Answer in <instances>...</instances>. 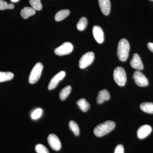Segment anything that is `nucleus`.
<instances>
[{"label": "nucleus", "instance_id": "nucleus-9", "mask_svg": "<svg viewBox=\"0 0 153 153\" xmlns=\"http://www.w3.org/2000/svg\"><path fill=\"white\" fill-rule=\"evenodd\" d=\"M66 75V73L64 71H61L55 75L53 78L50 80L49 85H48V89L49 90H52L57 87L58 83L60 81L64 78Z\"/></svg>", "mask_w": 153, "mask_h": 153}, {"label": "nucleus", "instance_id": "nucleus-12", "mask_svg": "<svg viewBox=\"0 0 153 153\" xmlns=\"http://www.w3.org/2000/svg\"><path fill=\"white\" fill-rule=\"evenodd\" d=\"M130 65L133 68L138 71L143 70L144 68L143 65L139 55L135 53L133 56L132 59L130 61Z\"/></svg>", "mask_w": 153, "mask_h": 153}, {"label": "nucleus", "instance_id": "nucleus-14", "mask_svg": "<svg viewBox=\"0 0 153 153\" xmlns=\"http://www.w3.org/2000/svg\"><path fill=\"white\" fill-rule=\"evenodd\" d=\"M110 95L108 91L103 89L99 91L97 97V102L99 104H102L105 101L109 100Z\"/></svg>", "mask_w": 153, "mask_h": 153}, {"label": "nucleus", "instance_id": "nucleus-8", "mask_svg": "<svg viewBox=\"0 0 153 153\" xmlns=\"http://www.w3.org/2000/svg\"><path fill=\"white\" fill-rule=\"evenodd\" d=\"M48 143L52 149L55 151L60 150L61 148V144L58 137L54 134H51L48 137Z\"/></svg>", "mask_w": 153, "mask_h": 153}, {"label": "nucleus", "instance_id": "nucleus-28", "mask_svg": "<svg viewBox=\"0 0 153 153\" xmlns=\"http://www.w3.org/2000/svg\"><path fill=\"white\" fill-rule=\"evenodd\" d=\"M148 49L153 53V43H149L147 44Z\"/></svg>", "mask_w": 153, "mask_h": 153}, {"label": "nucleus", "instance_id": "nucleus-3", "mask_svg": "<svg viewBox=\"0 0 153 153\" xmlns=\"http://www.w3.org/2000/svg\"><path fill=\"white\" fill-rule=\"evenodd\" d=\"M114 79L117 85L124 86L126 82V75L124 69L121 67H116L114 71Z\"/></svg>", "mask_w": 153, "mask_h": 153}, {"label": "nucleus", "instance_id": "nucleus-2", "mask_svg": "<svg viewBox=\"0 0 153 153\" xmlns=\"http://www.w3.org/2000/svg\"><path fill=\"white\" fill-rule=\"evenodd\" d=\"M130 45L128 41L125 38L121 39L117 47V55L119 59L123 62L127 60Z\"/></svg>", "mask_w": 153, "mask_h": 153}, {"label": "nucleus", "instance_id": "nucleus-1", "mask_svg": "<svg viewBox=\"0 0 153 153\" xmlns=\"http://www.w3.org/2000/svg\"><path fill=\"white\" fill-rule=\"evenodd\" d=\"M115 127V123L112 121H107L97 126L94 133L96 136L101 137L112 131Z\"/></svg>", "mask_w": 153, "mask_h": 153}, {"label": "nucleus", "instance_id": "nucleus-13", "mask_svg": "<svg viewBox=\"0 0 153 153\" xmlns=\"http://www.w3.org/2000/svg\"><path fill=\"white\" fill-rule=\"evenodd\" d=\"M102 13L105 16H108L111 11V2L110 0H98Z\"/></svg>", "mask_w": 153, "mask_h": 153}, {"label": "nucleus", "instance_id": "nucleus-17", "mask_svg": "<svg viewBox=\"0 0 153 153\" xmlns=\"http://www.w3.org/2000/svg\"><path fill=\"white\" fill-rule=\"evenodd\" d=\"M76 104L81 110L84 112L87 111L90 107V104L84 98L79 99L76 102Z\"/></svg>", "mask_w": 153, "mask_h": 153}, {"label": "nucleus", "instance_id": "nucleus-27", "mask_svg": "<svg viewBox=\"0 0 153 153\" xmlns=\"http://www.w3.org/2000/svg\"><path fill=\"white\" fill-rule=\"evenodd\" d=\"M114 153H124V149L122 145H117L115 149Z\"/></svg>", "mask_w": 153, "mask_h": 153}, {"label": "nucleus", "instance_id": "nucleus-5", "mask_svg": "<svg viewBox=\"0 0 153 153\" xmlns=\"http://www.w3.org/2000/svg\"><path fill=\"white\" fill-rule=\"evenodd\" d=\"M94 59V53L92 52H87L84 54L79 62V66L81 69H84L93 63Z\"/></svg>", "mask_w": 153, "mask_h": 153}, {"label": "nucleus", "instance_id": "nucleus-26", "mask_svg": "<svg viewBox=\"0 0 153 153\" xmlns=\"http://www.w3.org/2000/svg\"><path fill=\"white\" fill-rule=\"evenodd\" d=\"M42 112H43V111L41 108L36 109L32 114L31 117L33 120L38 119L41 117Z\"/></svg>", "mask_w": 153, "mask_h": 153}, {"label": "nucleus", "instance_id": "nucleus-10", "mask_svg": "<svg viewBox=\"0 0 153 153\" xmlns=\"http://www.w3.org/2000/svg\"><path fill=\"white\" fill-rule=\"evenodd\" d=\"M152 131V127L148 125H145L141 126L138 129L137 132V136L140 139H143L150 134Z\"/></svg>", "mask_w": 153, "mask_h": 153}, {"label": "nucleus", "instance_id": "nucleus-22", "mask_svg": "<svg viewBox=\"0 0 153 153\" xmlns=\"http://www.w3.org/2000/svg\"><path fill=\"white\" fill-rule=\"evenodd\" d=\"M87 20L85 17H82L79 19L76 25L77 30L79 31H83L85 29L87 25Z\"/></svg>", "mask_w": 153, "mask_h": 153}, {"label": "nucleus", "instance_id": "nucleus-16", "mask_svg": "<svg viewBox=\"0 0 153 153\" xmlns=\"http://www.w3.org/2000/svg\"><path fill=\"white\" fill-rule=\"evenodd\" d=\"M70 12L68 10H63L57 12L55 15V19L56 22H60L66 19L70 14Z\"/></svg>", "mask_w": 153, "mask_h": 153}, {"label": "nucleus", "instance_id": "nucleus-4", "mask_svg": "<svg viewBox=\"0 0 153 153\" xmlns=\"http://www.w3.org/2000/svg\"><path fill=\"white\" fill-rule=\"evenodd\" d=\"M43 69V66L42 63H36L32 69L29 76V81L30 84H35L38 82L41 77Z\"/></svg>", "mask_w": 153, "mask_h": 153}, {"label": "nucleus", "instance_id": "nucleus-25", "mask_svg": "<svg viewBox=\"0 0 153 153\" xmlns=\"http://www.w3.org/2000/svg\"><path fill=\"white\" fill-rule=\"evenodd\" d=\"M35 150L37 153H49L47 147L41 144L36 145Z\"/></svg>", "mask_w": 153, "mask_h": 153}, {"label": "nucleus", "instance_id": "nucleus-18", "mask_svg": "<svg viewBox=\"0 0 153 153\" xmlns=\"http://www.w3.org/2000/svg\"><path fill=\"white\" fill-rule=\"evenodd\" d=\"M140 108L144 112L153 114V102H143L140 105Z\"/></svg>", "mask_w": 153, "mask_h": 153}, {"label": "nucleus", "instance_id": "nucleus-24", "mask_svg": "<svg viewBox=\"0 0 153 153\" xmlns=\"http://www.w3.org/2000/svg\"><path fill=\"white\" fill-rule=\"evenodd\" d=\"M14 8L13 4H8L5 1L0 0V10H4L7 9H13Z\"/></svg>", "mask_w": 153, "mask_h": 153}, {"label": "nucleus", "instance_id": "nucleus-7", "mask_svg": "<svg viewBox=\"0 0 153 153\" xmlns=\"http://www.w3.org/2000/svg\"><path fill=\"white\" fill-rule=\"evenodd\" d=\"M133 79L137 85L140 87L147 86L149 84V81L144 74L141 71H134L133 74Z\"/></svg>", "mask_w": 153, "mask_h": 153}, {"label": "nucleus", "instance_id": "nucleus-30", "mask_svg": "<svg viewBox=\"0 0 153 153\" xmlns=\"http://www.w3.org/2000/svg\"><path fill=\"white\" fill-rule=\"evenodd\" d=\"M152 1H153V0H152Z\"/></svg>", "mask_w": 153, "mask_h": 153}, {"label": "nucleus", "instance_id": "nucleus-15", "mask_svg": "<svg viewBox=\"0 0 153 153\" xmlns=\"http://www.w3.org/2000/svg\"><path fill=\"white\" fill-rule=\"evenodd\" d=\"M36 10L33 8L30 7H25L21 12V16L24 19H27L29 17L35 15Z\"/></svg>", "mask_w": 153, "mask_h": 153}, {"label": "nucleus", "instance_id": "nucleus-19", "mask_svg": "<svg viewBox=\"0 0 153 153\" xmlns=\"http://www.w3.org/2000/svg\"><path fill=\"white\" fill-rule=\"evenodd\" d=\"M14 74L11 72H2L0 71V82H5L13 79Z\"/></svg>", "mask_w": 153, "mask_h": 153}, {"label": "nucleus", "instance_id": "nucleus-21", "mask_svg": "<svg viewBox=\"0 0 153 153\" xmlns=\"http://www.w3.org/2000/svg\"><path fill=\"white\" fill-rule=\"evenodd\" d=\"M70 130L76 136H78L79 134V129L78 125L74 121H70L68 124Z\"/></svg>", "mask_w": 153, "mask_h": 153}, {"label": "nucleus", "instance_id": "nucleus-6", "mask_svg": "<svg viewBox=\"0 0 153 153\" xmlns=\"http://www.w3.org/2000/svg\"><path fill=\"white\" fill-rule=\"evenodd\" d=\"M73 50V45L70 42H65L55 49V54L58 56H63L70 54Z\"/></svg>", "mask_w": 153, "mask_h": 153}, {"label": "nucleus", "instance_id": "nucleus-20", "mask_svg": "<svg viewBox=\"0 0 153 153\" xmlns=\"http://www.w3.org/2000/svg\"><path fill=\"white\" fill-rule=\"evenodd\" d=\"M71 87L70 85H68L64 88L63 89L60 91L59 94L60 99L61 100H65L71 93Z\"/></svg>", "mask_w": 153, "mask_h": 153}, {"label": "nucleus", "instance_id": "nucleus-23", "mask_svg": "<svg viewBox=\"0 0 153 153\" xmlns=\"http://www.w3.org/2000/svg\"><path fill=\"white\" fill-rule=\"evenodd\" d=\"M30 4L35 10L40 11L42 10L41 0H30Z\"/></svg>", "mask_w": 153, "mask_h": 153}, {"label": "nucleus", "instance_id": "nucleus-29", "mask_svg": "<svg viewBox=\"0 0 153 153\" xmlns=\"http://www.w3.org/2000/svg\"><path fill=\"white\" fill-rule=\"evenodd\" d=\"M10 1L11 2H12L16 3L18 2L20 0H10Z\"/></svg>", "mask_w": 153, "mask_h": 153}, {"label": "nucleus", "instance_id": "nucleus-11", "mask_svg": "<svg viewBox=\"0 0 153 153\" xmlns=\"http://www.w3.org/2000/svg\"><path fill=\"white\" fill-rule=\"evenodd\" d=\"M92 33L94 39L99 44L103 43L104 40V33L100 27L98 26H94Z\"/></svg>", "mask_w": 153, "mask_h": 153}]
</instances>
